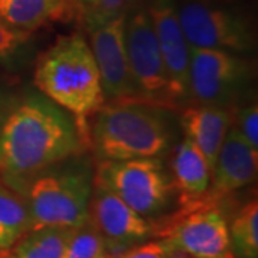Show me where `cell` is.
<instances>
[{
	"mask_svg": "<svg viewBox=\"0 0 258 258\" xmlns=\"http://www.w3.org/2000/svg\"><path fill=\"white\" fill-rule=\"evenodd\" d=\"M81 144L68 112L45 98H29L0 126V176L20 194L33 176L79 152Z\"/></svg>",
	"mask_w": 258,
	"mask_h": 258,
	"instance_id": "cell-1",
	"label": "cell"
},
{
	"mask_svg": "<svg viewBox=\"0 0 258 258\" xmlns=\"http://www.w3.org/2000/svg\"><path fill=\"white\" fill-rule=\"evenodd\" d=\"M35 85L49 101L74 115L81 138L88 142L86 120L106 101L92 50L82 33L62 36L39 57Z\"/></svg>",
	"mask_w": 258,
	"mask_h": 258,
	"instance_id": "cell-2",
	"label": "cell"
},
{
	"mask_svg": "<svg viewBox=\"0 0 258 258\" xmlns=\"http://www.w3.org/2000/svg\"><path fill=\"white\" fill-rule=\"evenodd\" d=\"M89 141L101 161H122L165 154L171 134L158 106L122 99L105 102L95 113Z\"/></svg>",
	"mask_w": 258,
	"mask_h": 258,
	"instance_id": "cell-3",
	"label": "cell"
},
{
	"mask_svg": "<svg viewBox=\"0 0 258 258\" xmlns=\"http://www.w3.org/2000/svg\"><path fill=\"white\" fill-rule=\"evenodd\" d=\"M47 171V169H46ZM93 179L86 168H66L33 176L25 192L32 228H78L88 221Z\"/></svg>",
	"mask_w": 258,
	"mask_h": 258,
	"instance_id": "cell-4",
	"label": "cell"
},
{
	"mask_svg": "<svg viewBox=\"0 0 258 258\" xmlns=\"http://www.w3.org/2000/svg\"><path fill=\"white\" fill-rule=\"evenodd\" d=\"M95 179L145 218L161 214L171 200L172 184L159 157L101 161Z\"/></svg>",
	"mask_w": 258,
	"mask_h": 258,
	"instance_id": "cell-5",
	"label": "cell"
},
{
	"mask_svg": "<svg viewBox=\"0 0 258 258\" xmlns=\"http://www.w3.org/2000/svg\"><path fill=\"white\" fill-rule=\"evenodd\" d=\"M176 10L191 49H217L237 55L254 50L252 26L240 13L212 0H179Z\"/></svg>",
	"mask_w": 258,
	"mask_h": 258,
	"instance_id": "cell-6",
	"label": "cell"
},
{
	"mask_svg": "<svg viewBox=\"0 0 258 258\" xmlns=\"http://www.w3.org/2000/svg\"><path fill=\"white\" fill-rule=\"evenodd\" d=\"M200 198H194L157 237L169 240L178 251L195 258H234L224 214L211 205V200L200 201Z\"/></svg>",
	"mask_w": 258,
	"mask_h": 258,
	"instance_id": "cell-7",
	"label": "cell"
},
{
	"mask_svg": "<svg viewBox=\"0 0 258 258\" xmlns=\"http://www.w3.org/2000/svg\"><path fill=\"white\" fill-rule=\"evenodd\" d=\"M89 47L101 76L105 101L138 99L131 75L125 40L126 13L103 20L85 18Z\"/></svg>",
	"mask_w": 258,
	"mask_h": 258,
	"instance_id": "cell-8",
	"label": "cell"
},
{
	"mask_svg": "<svg viewBox=\"0 0 258 258\" xmlns=\"http://www.w3.org/2000/svg\"><path fill=\"white\" fill-rule=\"evenodd\" d=\"M125 40L131 75L138 99L155 106L172 105L168 95V78L148 9L126 16Z\"/></svg>",
	"mask_w": 258,
	"mask_h": 258,
	"instance_id": "cell-9",
	"label": "cell"
},
{
	"mask_svg": "<svg viewBox=\"0 0 258 258\" xmlns=\"http://www.w3.org/2000/svg\"><path fill=\"white\" fill-rule=\"evenodd\" d=\"M249 75V64L237 53L217 49H191L188 96L201 105L228 102Z\"/></svg>",
	"mask_w": 258,
	"mask_h": 258,
	"instance_id": "cell-10",
	"label": "cell"
},
{
	"mask_svg": "<svg viewBox=\"0 0 258 258\" xmlns=\"http://www.w3.org/2000/svg\"><path fill=\"white\" fill-rule=\"evenodd\" d=\"M148 13L157 37L168 78V95L171 103L188 96L191 47L181 28L176 0H152Z\"/></svg>",
	"mask_w": 258,
	"mask_h": 258,
	"instance_id": "cell-11",
	"label": "cell"
},
{
	"mask_svg": "<svg viewBox=\"0 0 258 258\" xmlns=\"http://www.w3.org/2000/svg\"><path fill=\"white\" fill-rule=\"evenodd\" d=\"M88 218L101 232L106 247H132L148 240L152 234V227L145 217L134 211L116 194L96 179L93 181Z\"/></svg>",
	"mask_w": 258,
	"mask_h": 258,
	"instance_id": "cell-12",
	"label": "cell"
},
{
	"mask_svg": "<svg viewBox=\"0 0 258 258\" xmlns=\"http://www.w3.org/2000/svg\"><path fill=\"white\" fill-rule=\"evenodd\" d=\"M258 149L251 147L235 128L228 129L211 171V194L214 201L238 191L257 178Z\"/></svg>",
	"mask_w": 258,
	"mask_h": 258,
	"instance_id": "cell-13",
	"label": "cell"
},
{
	"mask_svg": "<svg viewBox=\"0 0 258 258\" xmlns=\"http://www.w3.org/2000/svg\"><path fill=\"white\" fill-rule=\"evenodd\" d=\"M231 119L230 112L217 105L189 108L182 115L185 138L201 151L211 171L222 141L231 126Z\"/></svg>",
	"mask_w": 258,
	"mask_h": 258,
	"instance_id": "cell-14",
	"label": "cell"
},
{
	"mask_svg": "<svg viewBox=\"0 0 258 258\" xmlns=\"http://www.w3.org/2000/svg\"><path fill=\"white\" fill-rule=\"evenodd\" d=\"M78 8V0H0V20L32 33L50 22L71 19Z\"/></svg>",
	"mask_w": 258,
	"mask_h": 258,
	"instance_id": "cell-15",
	"label": "cell"
},
{
	"mask_svg": "<svg viewBox=\"0 0 258 258\" xmlns=\"http://www.w3.org/2000/svg\"><path fill=\"white\" fill-rule=\"evenodd\" d=\"M174 186L185 198H200L208 191L211 182V169L201 151L188 138L175 149L172 159Z\"/></svg>",
	"mask_w": 258,
	"mask_h": 258,
	"instance_id": "cell-16",
	"label": "cell"
},
{
	"mask_svg": "<svg viewBox=\"0 0 258 258\" xmlns=\"http://www.w3.org/2000/svg\"><path fill=\"white\" fill-rule=\"evenodd\" d=\"M32 228L23 197L0 184V251H9Z\"/></svg>",
	"mask_w": 258,
	"mask_h": 258,
	"instance_id": "cell-17",
	"label": "cell"
},
{
	"mask_svg": "<svg viewBox=\"0 0 258 258\" xmlns=\"http://www.w3.org/2000/svg\"><path fill=\"white\" fill-rule=\"evenodd\" d=\"M75 228L46 227L28 231L12 247L9 258H62Z\"/></svg>",
	"mask_w": 258,
	"mask_h": 258,
	"instance_id": "cell-18",
	"label": "cell"
},
{
	"mask_svg": "<svg viewBox=\"0 0 258 258\" xmlns=\"http://www.w3.org/2000/svg\"><path fill=\"white\" fill-rule=\"evenodd\" d=\"M234 258H258V203L245 204L228 227Z\"/></svg>",
	"mask_w": 258,
	"mask_h": 258,
	"instance_id": "cell-19",
	"label": "cell"
},
{
	"mask_svg": "<svg viewBox=\"0 0 258 258\" xmlns=\"http://www.w3.org/2000/svg\"><path fill=\"white\" fill-rule=\"evenodd\" d=\"M106 251V242L92 222L75 228L66 242L62 258H101Z\"/></svg>",
	"mask_w": 258,
	"mask_h": 258,
	"instance_id": "cell-20",
	"label": "cell"
},
{
	"mask_svg": "<svg viewBox=\"0 0 258 258\" xmlns=\"http://www.w3.org/2000/svg\"><path fill=\"white\" fill-rule=\"evenodd\" d=\"M176 251L178 249L171 241L159 237V240L142 241V244L134 245L120 258H171Z\"/></svg>",
	"mask_w": 258,
	"mask_h": 258,
	"instance_id": "cell-21",
	"label": "cell"
},
{
	"mask_svg": "<svg viewBox=\"0 0 258 258\" xmlns=\"http://www.w3.org/2000/svg\"><path fill=\"white\" fill-rule=\"evenodd\" d=\"M30 37L29 32L10 28L5 22L0 20V59H9L16 55Z\"/></svg>",
	"mask_w": 258,
	"mask_h": 258,
	"instance_id": "cell-22",
	"label": "cell"
},
{
	"mask_svg": "<svg viewBox=\"0 0 258 258\" xmlns=\"http://www.w3.org/2000/svg\"><path fill=\"white\" fill-rule=\"evenodd\" d=\"M235 129L245 138L251 147L258 149V106L257 103H249L237 113Z\"/></svg>",
	"mask_w": 258,
	"mask_h": 258,
	"instance_id": "cell-23",
	"label": "cell"
},
{
	"mask_svg": "<svg viewBox=\"0 0 258 258\" xmlns=\"http://www.w3.org/2000/svg\"><path fill=\"white\" fill-rule=\"evenodd\" d=\"M128 0H98L95 6L89 9H83V16L88 19L103 20L123 13V6Z\"/></svg>",
	"mask_w": 258,
	"mask_h": 258,
	"instance_id": "cell-24",
	"label": "cell"
},
{
	"mask_svg": "<svg viewBox=\"0 0 258 258\" xmlns=\"http://www.w3.org/2000/svg\"><path fill=\"white\" fill-rule=\"evenodd\" d=\"M96 2H98V0H82V9H89V8H92V6H95Z\"/></svg>",
	"mask_w": 258,
	"mask_h": 258,
	"instance_id": "cell-25",
	"label": "cell"
},
{
	"mask_svg": "<svg viewBox=\"0 0 258 258\" xmlns=\"http://www.w3.org/2000/svg\"><path fill=\"white\" fill-rule=\"evenodd\" d=\"M171 258H195V257L189 255V254H186V252H182V251H176L175 254H174Z\"/></svg>",
	"mask_w": 258,
	"mask_h": 258,
	"instance_id": "cell-26",
	"label": "cell"
},
{
	"mask_svg": "<svg viewBox=\"0 0 258 258\" xmlns=\"http://www.w3.org/2000/svg\"><path fill=\"white\" fill-rule=\"evenodd\" d=\"M101 258H112V257H108V255H106V254H103V255H102Z\"/></svg>",
	"mask_w": 258,
	"mask_h": 258,
	"instance_id": "cell-27",
	"label": "cell"
}]
</instances>
